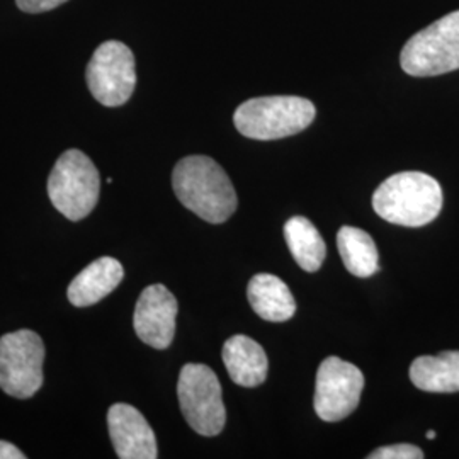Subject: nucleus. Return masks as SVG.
<instances>
[{
  "label": "nucleus",
  "mask_w": 459,
  "mask_h": 459,
  "mask_svg": "<svg viewBox=\"0 0 459 459\" xmlns=\"http://www.w3.org/2000/svg\"><path fill=\"white\" fill-rule=\"evenodd\" d=\"M109 436L121 459H155L157 439L142 411L128 403H115L108 411Z\"/></svg>",
  "instance_id": "obj_11"
},
{
  "label": "nucleus",
  "mask_w": 459,
  "mask_h": 459,
  "mask_svg": "<svg viewBox=\"0 0 459 459\" xmlns=\"http://www.w3.org/2000/svg\"><path fill=\"white\" fill-rule=\"evenodd\" d=\"M182 415L191 429L206 437L218 436L227 411L221 398V385L213 369L204 364H186L178 381Z\"/></svg>",
  "instance_id": "obj_6"
},
{
  "label": "nucleus",
  "mask_w": 459,
  "mask_h": 459,
  "mask_svg": "<svg viewBox=\"0 0 459 459\" xmlns=\"http://www.w3.org/2000/svg\"><path fill=\"white\" fill-rule=\"evenodd\" d=\"M434 437H436V432H434V430H429V432H427V439H434Z\"/></svg>",
  "instance_id": "obj_21"
},
{
  "label": "nucleus",
  "mask_w": 459,
  "mask_h": 459,
  "mask_svg": "<svg viewBox=\"0 0 459 459\" xmlns=\"http://www.w3.org/2000/svg\"><path fill=\"white\" fill-rule=\"evenodd\" d=\"M364 388L361 369L341 358L330 356L320 364L313 407L325 422H339L358 409Z\"/></svg>",
  "instance_id": "obj_9"
},
{
  "label": "nucleus",
  "mask_w": 459,
  "mask_h": 459,
  "mask_svg": "<svg viewBox=\"0 0 459 459\" xmlns=\"http://www.w3.org/2000/svg\"><path fill=\"white\" fill-rule=\"evenodd\" d=\"M172 187L182 204L208 223H225L238 199L223 167L206 155H191L178 162Z\"/></svg>",
  "instance_id": "obj_1"
},
{
  "label": "nucleus",
  "mask_w": 459,
  "mask_h": 459,
  "mask_svg": "<svg viewBox=\"0 0 459 459\" xmlns=\"http://www.w3.org/2000/svg\"><path fill=\"white\" fill-rule=\"evenodd\" d=\"M223 362L235 385L254 388L267 377V356L261 344L247 335H233L223 345Z\"/></svg>",
  "instance_id": "obj_13"
},
{
  "label": "nucleus",
  "mask_w": 459,
  "mask_h": 459,
  "mask_svg": "<svg viewBox=\"0 0 459 459\" xmlns=\"http://www.w3.org/2000/svg\"><path fill=\"white\" fill-rule=\"evenodd\" d=\"M45 344L33 330L0 337V388L14 398H31L43 386Z\"/></svg>",
  "instance_id": "obj_7"
},
{
  "label": "nucleus",
  "mask_w": 459,
  "mask_h": 459,
  "mask_svg": "<svg viewBox=\"0 0 459 459\" xmlns=\"http://www.w3.org/2000/svg\"><path fill=\"white\" fill-rule=\"evenodd\" d=\"M369 459H422L424 453L420 447L413 444H394L385 446L368 455Z\"/></svg>",
  "instance_id": "obj_18"
},
{
  "label": "nucleus",
  "mask_w": 459,
  "mask_h": 459,
  "mask_svg": "<svg viewBox=\"0 0 459 459\" xmlns=\"http://www.w3.org/2000/svg\"><path fill=\"white\" fill-rule=\"evenodd\" d=\"M337 248L345 269L351 274L358 278H369L379 271L377 244L364 230L342 227L337 233Z\"/></svg>",
  "instance_id": "obj_17"
},
{
  "label": "nucleus",
  "mask_w": 459,
  "mask_h": 459,
  "mask_svg": "<svg viewBox=\"0 0 459 459\" xmlns=\"http://www.w3.org/2000/svg\"><path fill=\"white\" fill-rule=\"evenodd\" d=\"M400 65L411 77H436L459 70V11L413 34L402 49Z\"/></svg>",
  "instance_id": "obj_5"
},
{
  "label": "nucleus",
  "mask_w": 459,
  "mask_h": 459,
  "mask_svg": "<svg viewBox=\"0 0 459 459\" xmlns=\"http://www.w3.org/2000/svg\"><path fill=\"white\" fill-rule=\"evenodd\" d=\"M125 278V269L113 257H100L81 271L68 286V299L74 307H92L111 295Z\"/></svg>",
  "instance_id": "obj_12"
},
{
  "label": "nucleus",
  "mask_w": 459,
  "mask_h": 459,
  "mask_svg": "<svg viewBox=\"0 0 459 459\" xmlns=\"http://www.w3.org/2000/svg\"><path fill=\"white\" fill-rule=\"evenodd\" d=\"M284 238L296 264L307 271L316 273L327 255V247L310 220L293 216L284 225Z\"/></svg>",
  "instance_id": "obj_16"
},
{
  "label": "nucleus",
  "mask_w": 459,
  "mask_h": 459,
  "mask_svg": "<svg viewBox=\"0 0 459 459\" xmlns=\"http://www.w3.org/2000/svg\"><path fill=\"white\" fill-rule=\"evenodd\" d=\"M316 116L312 100L296 96L248 99L233 115L237 130L252 140H281L307 130Z\"/></svg>",
  "instance_id": "obj_3"
},
{
  "label": "nucleus",
  "mask_w": 459,
  "mask_h": 459,
  "mask_svg": "<svg viewBox=\"0 0 459 459\" xmlns=\"http://www.w3.org/2000/svg\"><path fill=\"white\" fill-rule=\"evenodd\" d=\"M178 312V299L165 286H148L138 298L133 315L136 335L153 349H167L176 335Z\"/></svg>",
  "instance_id": "obj_10"
},
{
  "label": "nucleus",
  "mask_w": 459,
  "mask_h": 459,
  "mask_svg": "<svg viewBox=\"0 0 459 459\" xmlns=\"http://www.w3.org/2000/svg\"><path fill=\"white\" fill-rule=\"evenodd\" d=\"M100 178L94 162L81 150H66L48 178L51 204L70 221L92 213L99 201Z\"/></svg>",
  "instance_id": "obj_4"
},
{
  "label": "nucleus",
  "mask_w": 459,
  "mask_h": 459,
  "mask_svg": "<svg viewBox=\"0 0 459 459\" xmlns=\"http://www.w3.org/2000/svg\"><path fill=\"white\" fill-rule=\"evenodd\" d=\"M247 298L261 318L286 322L296 312L295 296L288 284L274 274H255L247 286Z\"/></svg>",
  "instance_id": "obj_14"
},
{
  "label": "nucleus",
  "mask_w": 459,
  "mask_h": 459,
  "mask_svg": "<svg viewBox=\"0 0 459 459\" xmlns=\"http://www.w3.org/2000/svg\"><path fill=\"white\" fill-rule=\"evenodd\" d=\"M65 2L66 0H16L17 7L30 14L47 13L51 9H56L58 5L65 4Z\"/></svg>",
  "instance_id": "obj_19"
},
{
  "label": "nucleus",
  "mask_w": 459,
  "mask_h": 459,
  "mask_svg": "<svg viewBox=\"0 0 459 459\" xmlns=\"http://www.w3.org/2000/svg\"><path fill=\"white\" fill-rule=\"evenodd\" d=\"M379 218L402 227H424L443 210L441 184L424 172H400L388 178L373 195Z\"/></svg>",
  "instance_id": "obj_2"
},
{
  "label": "nucleus",
  "mask_w": 459,
  "mask_h": 459,
  "mask_svg": "<svg viewBox=\"0 0 459 459\" xmlns=\"http://www.w3.org/2000/svg\"><path fill=\"white\" fill-rule=\"evenodd\" d=\"M411 383L427 394H458L459 351L420 356L411 362Z\"/></svg>",
  "instance_id": "obj_15"
},
{
  "label": "nucleus",
  "mask_w": 459,
  "mask_h": 459,
  "mask_svg": "<svg viewBox=\"0 0 459 459\" xmlns=\"http://www.w3.org/2000/svg\"><path fill=\"white\" fill-rule=\"evenodd\" d=\"M26 455L21 453L14 444L0 441V459H24Z\"/></svg>",
  "instance_id": "obj_20"
},
{
  "label": "nucleus",
  "mask_w": 459,
  "mask_h": 459,
  "mask_svg": "<svg viewBox=\"0 0 459 459\" xmlns=\"http://www.w3.org/2000/svg\"><path fill=\"white\" fill-rule=\"evenodd\" d=\"M91 94L108 108L126 104L136 85V64L132 49L121 41H106L99 47L85 70Z\"/></svg>",
  "instance_id": "obj_8"
}]
</instances>
